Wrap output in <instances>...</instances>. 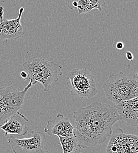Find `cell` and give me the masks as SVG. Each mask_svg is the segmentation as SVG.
Returning <instances> with one entry per match:
<instances>
[{
    "label": "cell",
    "mask_w": 138,
    "mask_h": 153,
    "mask_svg": "<svg viewBox=\"0 0 138 153\" xmlns=\"http://www.w3.org/2000/svg\"><path fill=\"white\" fill-rule=\"evenodd\" d=\"M75 137L82 149L103 144L110 137L112 127L120 120L116 107L95 102L73 113Z\"/></svg>",
    "instance_id": "6da1fadb"
},
{
    "label": "cell",
    "mask_w": 138,
    "mask_h": 153,
    "mask_svg": "<svg viewBox=\"0 0 138 153\" xmlns=\"http://www.w3.org/2000/svg\"><path fill=\"white\" fill-rule=\"evenodd\" d=\"M106 98L115 104L138 97V80L137 74L129 75L121 71L112 74L103 84Z\"/></svg>",
    "instance_id": "7a4b0ae2"
},
{
    "label": "cell",
    "mask_w": 138,
    "mask_h": 153,
    "mask_svg": "<svg viewBox=\"0 0 138 153\" xmlns=\"http://www.w3.org/2000/svg\"><path fill=\"white\" fill-rule=\"evenodd\" d=\"M22 67L28 74V79L33 81V85L37 82L41 84L45 92L48 91L51 84L57 82L58 77L63 75L61 65L45 59L26 61Z\"/></svg>",
    "instance_id": "3957f363"
},
{
    "label": "cell",
    "mask_w": 138,
    "mask_h": 153,
    "mask_svg": "<svg viewBox=\"0 0 138 153\" xmlns=\"http://www.w3.org/2000/svg\"><path fill=\"white\" fill-rule=\"evenodd\" d=\"M69 79L67 85L70 88V94L80 99H90L98 92L95 76L92 71L87 68H75L70 71L67 76Z\"/></svg>",
    "instance_id": "277c9868"
},
{
    "label": "cell",
    "mask_w": 138,
    "mask_h": 153,
    "mask_svg": "<svg viewBox=\"0 0 138 153\" xmlns=\"http://www.w3.org/2000/svg\"><path fill=\"white\" fill-rule=\"evenodd\" d=\"M33 85V81L30 80L22 91L13 86L0 88V127L11 115L22 108L25 96Z\"/></svg>",
    "instance_id": "5b68a950"
},
{
    "label": "cell",
    "mask_w": 138,
    "mask_h": 153,
    "mask_svg": "<svg viewBox=\"0 0 138 153\" xmlns=\"http://www.w3.org/2000/svg\"><path fill=\"white\" fill-rule=\"evenodd\" d=\"M33 137L28 138H18L11 135L8 139L14 153H49L44 149L47 137L44 133L33 130Z\"/></svg>",
    "instance_id": "8992f818"
},
{
    "label": "cell",
    "mask_w": 138,
    "mask_h": 153,
    "mask_svg": "<svg viewBox=\"0 0 138 153\" xmlns=\"http://www.w3.org/2000/svg\"><path fill=\"white\" fill-rule=\"evenodd\" d=\"M106 153H138V136L125 134L119 128L110 135Z\"/></svg>",
    "instance_id": "52a82bcc"
},
{
    "label": "cell",
    "mask_w": 138,
    "mask_h": 153,
    "mask_svg": "<svg viewBox=\"0 0 138 153\" xmlns=\"http://www.w3.org/2000/svg\"><path fill=\"white\" fill-rule=\"evenodd\" d=\"M75 127L72 126L69 119L59 113L47 122L44 131L49 136L73 137H75Z\"/></svg>",
    "instance_id": "ba28073f"
},
{
    "label": "cell",
    "mask_w": 138,
    "mask_h": 153,
    "mask_svg": "<svg viewBox=\"0 0 138 153\" xmlns=\"http://www.w3.org/2000/svg\"><path fill=\"white\" fill-rule=\"evenodd\" d=\"M24 10V7L20 8L16 19H2L0 21V42L4 43L9 40L18 39L24 35L21 24V17Z\"/></svg>",
    "instance_id": "9c48e42d"
},
{
    "label": "cell",
    "mask_w": 138,
    "mask_h": 153,
    "mask_svg": "<svg viewBox=\"0 0 138 153\" xmlns=\"http://www.w3.org/2000/svg\"><path fill=\"white\" fill-rule=\"evenodd\" d=\"M120 121L131 126H138V97L115 104Z\"/></svg>",
    "instance_id": "30bf717a"
},
{
    "label": "cell",
    "mask_w": 138,
    "mask_h": 153,
    "mask_svg": "<svg viewBox=\"0 0 138 153\" xmlns=\"http://www.w3.org/2000/svg\"><path fill=\"white\" fill-rule=\"evenodd\" d=\"M28 122V118L18 111L11 115L0 127V129L5 133V137L8 134L22 137L28 132V128L27 126Z\"/></svg>",
    "instance_id": "8fae6325"
},
{
    "label": "cell",
    "mask_w": 138,
    "mask_h": 153,
    "mask_svg": "<svg viewBox=\"0 0 138 153\" xmlns=\"http://www.w3.org/2000/svg\"><path fill=\"white\" fill-rule=\"evenodd\" d=\"M65 4L71 10L77 8L79 14L87 13L94 9L102 11L105 0H66Z\"/></svg>",
    "instance_id": "7c38bea8"
},
{
    "label": "cell",
    "mask_w": 138,
    "mask_h": 153,
    "mask_svg": "<svg viewBox=\"0 0 138 153\" xmlns=\"http://www.w3.org/2000/svg\"><path fill=\"white\" fill-rule=\"evenodd\" d=\"M62 153H81V147L75 137H59Z\"/></svg>",
    "instance_id": "4fadbf2b"
},
{
    "label": "cell",
    "mask_w": 138,
    "mask_h": 153,
    "mask_svg": "<svg viewBox=\"0 0 138 153\" xmlns=\"http://www.w3.org/2000/svg\"><path fill=\"white\" fill-rule=\"evenodd\" d=\"M126 56L127 59H128L129 61H132V60L134 59V55L132 54V53L131 52L129 51H128L126 52Z\"/></svg>",
    "instance_id": "5bb4252c"
},
{
    "label": "cell",
    "mask_w": 138,
    "mask_h": 153,
    "mask_svg": "<svg viewBox=\"0 0 138 153\" xmlns=\"http://www.w3.org/2000/svg\"><path fill=\"white\" fill-rule=\"evenodd\" d=\"M20 76L23 79H28V74L26 71H21L20 73Z\"/></svg>",
    "instance_id": "9a60e30c"
},
{
    "label": "cell",
    "mask_w": 138,
    "mask_h": 153,
    "mask_svg": "<svg viewBox=\"0 0 138 153\" xmlns=\"http://www.w3.org/2000/svg\"><path fill=\"white\" fill-rule=\"evenodd\" d=\"M124 47V44L122 42L119 41L116 44V48L118 50H122Z\"/></svg>",
    "instance_id": "2e32d148"
},
{
    "label": "cell",
    "mask_w": 138,
    "mask_h": 153,
    "mask_svg": "<svg viewBox=\"0 0 138 153\" xmlns=\"http://www.w3.org/2000/svg\"><path fill=\"white\" fill-rule=\"evenodd\" d=\"M3 16H4V8L2 6L0 7V20L3 19Z\"/></svg>",
    "instance_id": "e0dca14e"
},
{
    "label": "cell",
    "mask_w": 138,
    "mask_h": 153,
    "mask_svg": "<svg viewBox=\"0 0 138 153\" xmlns=\"http://www.w3.org/2000/svg\"><path fill=\"white\" fill-rule=\"evenodd\" d=\"M137 128H138V126L137 127Z\"/></svg>",
    "instance_id": "ac0fdd59"
}]
</instances>
